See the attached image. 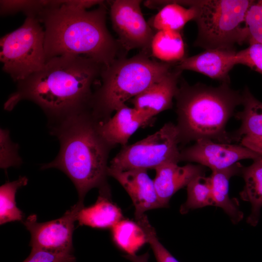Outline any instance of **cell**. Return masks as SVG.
Here are the masks:
<instances>
[{"label":"cell","instance_id":"1f68e13d","mask_svg":"<svg viewBox=\"0 0 262 262\" xmlns=\"http://www.w3.org/2000/svg\"><path fill=\"white\" fill-rule=\"evenodd\" d=\"M240 144L259 153L262 154V136L244 137Z\"/></svg>","mask_w":262,"mask_h":262},{"label":"cell","instance_id":"4fadbf2b","mask_svg":"<svg viewBox=\"0 0 262 262\" xmlns=\"http://www.w3.org/2000/svg\"><path fill=\"white\" fill-rule=\"evenodd\" d=\"M181 72L174 67L161 79L131 99L133 107L152 119L160 113L172 108Z\"/></svg>","mask_w":262,"mask_h":262},{"label":"cell","instance_id":"e0dca14e","mask_svg":"<svg viewBox=\"0 0 262 262\" xmlns=\"http://www.w3.org/2000/svg\"><path fill=\"white\" fill-rule=\"evenodd\" d=\"M96 202L88 207H82L79 211L77 221L80 225L99 229H112L123 219L122 211L112 200L108 185L100 187Z\"/></svg>","mask_w":262,"mask_h":262},{"label":"cell","instance_id":"ffe728a7","mask_svg":"<svg viewBox=\"0 0 262 262\" xmlns=\"http://www.w3.org/2000/svg\"><path fill=\"white\" fill-rule=\"evenodd\" d=\"M253 161L250 165L243 166L241 169L240 175L244 180L245 185L240 196L243 200L249 202L251 206L247 223L256 226L259 222L262 207V157Z\"/></svg>","mask_w":262,"mask_h":262},{"label":"cell","instance_id":"d6a6232c","mask_svg":"<svg viewBox=\"0 0 262 262\" xmlns=\"http://www.w3.org/2000/svg\"><path fill=\"white\" fill-rule=\"evenodd\" d=\"M149 256L148 252H147L142 255L138 256L136 254H126L124 256V257L130 261L131 262H148Z\"/></svg>","mask_w":262,"mask_h":262},{"label":"cell","instance_id":"83f0119b","mask_svg":"<svg viewBox=\"0 0 262 262\" xmlns=\"http://www.w3.org/2000/svg\"><path fill=\"white\" fill-rule=\"evenodd\" d=\"M1 15H7L22 12L27 16L36 17L45 6V0H0Z\"/></svg>","mask_w":262,"mask_h":262},{"label":"cell","instance_id":"8992f818","mask_svg":"<svg viewBox=\"0 0 262 262\" xmlns=\"http://www.w3.org/2000/svg\"><path fill=\"white\" fill-rule=\"evenodd\" d=\"M253 0H175L193 7L197 35L194 45L205 49H234L246 42L245 21Z\"/></svg>","mask_w":262,"mask_h":262},{"label":"cell","instance_id":"277c9868","mask_svg":"<svg viewBox=\"0 0 262 262\" xmlns=\"http://www.w3.org/2000/svg\"><path fill=\"white\" fill-rule=\"evenodd\" d=\"M229 83L213 87L201 83L190 85L180 80L175 96L177 127L180 143L201 139L230 144L232 133L226 129L229 119L242 104V92Z\"/></svg>","mask_w":262,"mask_h":262},{"label":"cell","instance_id":"7402d4cb","mask_svg":"<svg viewBox=\"0 0 262 262\" xmlns=\"http://www.w3.org/2000/svg\"><path fill=\"white\" fill-rule=\"evenodd\" d=\"M150 52L163 62L175 64L182 60L185 57V47L180 32L157 31L152 38Z\"/></svg>","mask_w":262,"mask_h":262},{"label":"cell","instance_id":"44dd1931","mask_svg":"<svg viewBox=\"0 0 262 262\" xmlns=\"http://www.w3.org/2000/svg\"><path fill=\"white\" fill-rule=\"evenodd\" d=\"M242 111L235 113V118L241 124L232 133L234 142H239L244 137L262 136V102L257 99L246 87L242 92Z\"/></svg>","mask_w":262,"mask_h":262},{"label":"cell","instance_id":"f1b7e54d","mask_svg":"<svg viewBox=\"0 0 262 262\" xmlns=\"http://www.w3.org/2000/svg\"><path fill=\"white\" fill-rule=\"evenodd\" d=\"M21 159L18 154V146L10 138L9 131L0 130V167L7 169L19 165Z\"/></svg>","mask_w":262,"mask_h":262},{"label":"cell","instance_id":"5b68a950","mask_svg":"<svg viewBox=\"0 0 262 262\" xmlns=\"http://www.w3.org/2000/svg\"><path fill=\"white\" fill-rule=\"evenodd\" d=\"M141 52L131 58H117L105 66L100 85L90 103L93 115L102 122L112 114L157 82L172 69L173 63L158 61Z\"/></svg>","mask_w":262,"mask_h":262},{"label":"cell","instance_id":"ba28073f","mask_svg":"<svg viewBox=\"0 0 262 262\" xmlns=\"http://www.w3.org/2000/svg\"><path fill=\"white\" fill-rule=\"evenodd\" d=\"M179 131L172 122L165 123L159 131L133 144L122 146L108 168L125 171L134 169H155L167 163L180 161Z\"/></svg>","mask_w":262,"mask_h":262},{"label":"cell","instance_id":"484cf974","mask_svg":"<svg viewBox=\"0 0 262 262\" xmlns=\"http://www.w3.org/2000/svg\"><path fill=\"white\" fill-rule=\"evenodd\" d=\"M135 221L143 229L146 238L154 254L157 262H179L159 241L154 228L144 214Z\"/></svg>","mask_w":262,"mask_h":262},{"label":"cell","instance_id":"8fae6325","mask_svg":"<svg viewBox=\"0 0 262 262\" xmlns=\"http://www.w3.org/2000/svg\"><path fill=\"white\" fill-rule=\"evenodd\" d=\"M261 157L262 154L241 144L219 143L209 139L198 140L180 150V161L197 163L212 171L228 168L243 159L254 160Z\"/></svg>","mask_w":262,"mask_h":262},{"label":"cell","instance_id":"cb8c5ba5","mask_svg":"<svg viewBox=\"0 0 262 262\" xmlns=\"http://www.w3.org/2000/svg\"><path fill=\"white\" fill-rule=\"evenodd\" d=\"M187 198L180 207V212L185 214L192 210L214 206L210 177L197 176L187 185Z\"/></svg>","mask_w":262,"mask_h":262},{"label":"cell","instance_id":"6da1fadb","mask_svg":"<svg viewBox=\"0 0 262 262\" xmlns=\"http://www.w3.org/2000/svg\"><path fill=\"white\" fill-rule=\"evenodd\" d=\"M105 66L82 56L50 59L41 69L17 82L4 108L10 111L20 101L31 100L54 121L89 108L93 86L100 80Z\"/></svg>","mask_w":262,"mask_h":262},{"label":"cell","instance_id":"4dcf8cb0","mask_svg":"<svg viewBox=\"0 0 262 262\" xmlns=\"http://www.w3.org/2000/svg\"><path fill=\"white\" fill-rule=\"evenodd\" d=\"M72 253L58 252L32 248L29 256L23 262H75Z\"/></svg>","mask_w":262,"mask_h":262},{"label":"cell","instance_id":"9a60e30c","mask_svg":"<svg viewBox=\"0 0 262 262\" xmlns=\"http://www.w3.org/2000/svg\"><path fill=\"white\" fill-rule=\"evenodd\" d=\"M205 166L188 164L179 166L178 163H167L155 169L153 180L159 200L164 208L178 190L187 186L197 176L205 174Z\"/></svg>","mask_w":262,"mask_h":262},{"label":"cell","instance_id":"4316f807","mask_svg":"<svg viewBox=\"0 0 262 262\" xmlns=\"http://www.w3.org/2000/svg\"><path fill=\"white\" fill-rule=\"evenodd\" d=\"M246 42L262 43V0H254L245 17Z\"/></svg>","mask_w":262,"mask_h":262},{"label":"cell","instance_id":"52a82bcc","mask_svg":"<svg viewBox=\"0 0 262 262\" xmlns=\"http://www.w3.org/2000/svg\"><path fill=\"white\" fill-rule=\"evenodd\" d=\"M44 38V29L38 19L27 16L19 28L0 38L3 71L18 82L41 69L47 62Z\"/></svg>","mask_w":262,"mask_h":262},{"label":"cell","instance_id":"ac0fdd59","mask_svg":"<svg viewBox=\"0 0 262 262\" xmlns=\"http://www.w3.org/2000/svg\"><path fill=\"white\" fill-rule=\"evenodd\" d=\"M145 5L159 12L148 20L150 27L157 31L170 30L180 32L189 21L194 20L195 9L185 7L175 0H147Z\"/></svg>","mask_w":262,"mask_h":262},{"label":"cell","instance_id":"7c38bea8","mask_svg":"<svg viewBox=\"0 0 262 262\" xmlns=\"http://www.w3.org/2000/svg\"><path fill=\"white\" fill-rule=\"evenodd\" d=\"M108 175L115 179L130 196L135 208V219L147 211L164 208L158 196L153 180L147 170L119 171L108 169Z\"/></svg>","mask_w":262,"mask_h":262},{"label":"cell","instance_id":"f546056e","mask_svg":"<svg viewBox=\"0 0 262 262\" xmlns=\"http://www.w3.org/2000/svg\"><path fill=\"white\" fill-rule=\"evenodd\" d=\"M236 65L247 66L262 75V43L249 44L246 48L236 52Z\"/></svg>","mask_w":262,"mask_h":262},{"label":"cell","instance_id":"30bf717a","mask_svg":"<svg viewBox=\"0 0 262 262\" xmlns=\"http://www.w3.org/2000/svg\"><path fill=\"white\" fill-rule=\"evenodd\" d=\"M83 206V202L78 201L61 217L43 223L37 221L35 214L28 216L23 224L31 233L32 248L72 253L74 224L78 213Z\"/></svg>","mask_w":262,"mask_h":262},{"label":"cell","instance_id":"2e32d148","mask_svg":"<svg viewBox=\"0 0 262 262\" xmlns=\"http://www.w3.org/2000/svg\"><path fill=\"white\" fill-rule=\"evenodd\" d=\"M153 119L126 104L115 111V115L101 122L100 132L105 139L113 147L126 145L130 137L140 128L149 125Z\"/></svg>","mask_w":262,"mask_h":262},{"label":"cell","instance_id":"d6986e66","mask_svg":"<svg viewBox=\"0 0 262 262\" xmlns=\"http://www.w3.org/2000/svg\"><path fill=\"white\" fill-rule=\"evenodd\" d=\"M243 166L238 162L225 169L213 170L210 176L214 206L222 209L234 224L241 221L244 214L237 200L229 196V181L233 176L240 174Z\"/></svg>","mask_w":262,"mask_h":262},{"label":"cell","instance_id":"d4e9b609","mask_svg":"<svg viewBox=\"0 0 262 262\" xmlns=\"http://www.w3.org/2000/svg\"><path fill=\"white\" fill-rule=\"evenodd\" d=\"M28 183L26 177L7 182L0 187V224L23 221V213L16 205L15 197L17 190Z\"/></svg>","mask_w":262,"mask_h":262},{"label":"cell","instance_id":"5bb4252c","mask_svg":"<svg viewBox=\"0 0 262 262\" xmlns=\"http://www.w3.org/2000/svg\"><path fill=\"white\" fill-rule=\"evenodd\" d=\"M235 49H209L194 56L185 57L175 67L202 74L221 83H229V73L236 65Z\"/></svg>","mask_w":262,"mask_h":262},{"label":"cell","instance_id":"3957f363","mask_svg":"<svg viewBox=\"0 0 262 262\" xmlns=\"http://www.w3.org/2000/svg\"><path fill=\"white\" fill-rule=\"evenodd\" d=\"M101 122L89 108L54 121L51 131L59 140L60 151L52 162L42 166L56 168L66 174L82 202L90 190L107 183V160L114 147L102 136Z\"/></svg>","mask_w":262,"mask_h":262},{"label":"cell","instance_id":"7a4b0ae2","mask_svg":"<svg viewBox=\"0 0 262 262\" xmlns=\"http://www.w3.org/2000/svg\"><path fill=\"white\" fill-rule=\"evenodd\" d=\"M104 2L93 10L60 4L44 8L36 17L44 25L47 61L63 55L82 56L106 66L127 52L109 32Z\"/></svg>","mask_w":262,"mask_h":262},{"label":"cell","instance_id":"9c48e42d","mask_svg":"<svg viewBox=\"0 0 262 262\" xmlns=\"http://www.w3.org/2000/svg\"><path fill=\"white\" fill-rule=\"evenodd\" d=\"M141 2L139 0L111 1L110 17L118 41L127 52L138 49L150 54V45L155 33L145 19Z\"/></svg>","mask_w":262,"mask_h":262},{"label":"cell","instance_id":"603a6c76","mask_svg":"<svg viewBox=\"0 0 262 262\" xmlns=\"http://www.w3.org/2000/svg\"><path fill=\"white\" fill-rule=\"evenodd\" d=\"M111 230L115 244L127 255L136 254V252L147 243L145 233L136 221L123 218Z\"/></svg>","mask_w":262,"mask_h":262}]
</instances>
